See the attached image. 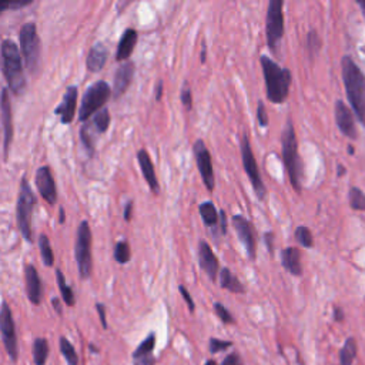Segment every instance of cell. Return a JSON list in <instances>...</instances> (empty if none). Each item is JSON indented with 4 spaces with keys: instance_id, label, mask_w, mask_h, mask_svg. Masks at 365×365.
Masks as SVG:
<instances>
[{
    "instance_id": "1",
    "label": "cell",
    "mask_w": 365,
    "mask_h": 365,
    "mask_svg": "<svg viewBox=\"0 0 365 365\" xmlns=\"http://www.w3.org/2000/svg\"><path fill=\"white\" fill-rule=\"evenodd\" d=\"M341 75L351 110L365 126V75L355 60L346 55L341 59Z\"/></svg>"
},
{
    "instance_id": "2",
    "label": "cell",
    "mask_w": 365,
    "mask_h": 365,
    "mask_svg": "<svg viewBox=\"0 0 365 365\" xmlns=\"http://www.w3.org/2000/svg\"><path fill=\"white\" fill-rule=\"evenodd\" d=\"M281 156L283 163L285 167V172L288 175V180L293 186L296 193L303 191V175H304V166L299 152V141L296 129L293 125V120L290 117L287 118L283 133H281Z\"/></svg>"
},
{
    "instance_id": "3",
    "label": "cell",
    "mask_w": 365,
    "mask_h": 365,
    "mask_svg": "<svg viewBox=\"0 0 365 365\" xmlns=\"http://www.w3.org/2000/svg\"><path fill=\"white\" fill-rule=\"evenodd\" d=\"M260 64L262 69V76L265 82V94L274 105H283L290 94V86L293 82V75L290 69L281 67L270 56L261 55Z\"/></svg>"
},
{
    "instance_id": "4",
    "label": "cell",
    "mask_w": 365,
    "mask_h": 365,
    "mask_svg": "<svg viewBox=\"0 0 365 365\" xmlns=\"http://www.w3.org/2000/svg\"><path fill=\"white\" fill-rule=\"evenodd\" d=\"M2 73L8 82V89L20 96L26 90V78L23 70V56L19 46L12 39L2 42Z\"/></svg>"
},
{
    "instance_id": "5",
    "label": "cell",
    "mask_w": 365,
    "mask_h": 365,
    "mask_svg": "<svg viewBox=\"0 0 365 365\" xmlns=\"http://www.w3.org/2000/svg\"><path fill=\"white\" fill-rule=\"evenodd\" d=\"M36 206V197L28 179L23 177L20 181L19 197L16 204V223L20 234L28 242H33L32 233V217Z\"/></svg>"
},
{
    "instance_id": "6",
    "label": "cell",
    "mask_w": 365,
    "mask_h": 365,
    "mask_svg": "<svg viewBox=\"0 0 365 365\" xmlns=\"http://www.w3.org/2000/svg\"><path fill=\"white\" fill-rule=\"evenodd\" d=\"M113 96V87L106 80H97L93 84L87 86L82 96L80 109H79V120L86 123L96 113L105 109L106 103Z\"/></svg>"
},
{
    "instance_id": "7",
    "label": "cell",
    "mask_w": 365,
    "mask_h": 365,
    "mask_svg": "<svg viewBox=\"0 0 365 365\" xmlns=\"http://www.w3.org/2000/svg\"><path fill=\"white\" fill-rule=\"evenodd\" d=\"M19 40H20V52L24 64H26L28 70L32 73V75H35L40 67V52H42L40 37L35 21H28L23 24L20 28Z\"/></svg>"
},
{
    "instance_id": "8",
    "label": "cell",
    "mask_w": 365,
    "mask_h": 365,
    "mask_svg": "<svg viewBox=\"0 0 365 365\" xmlns=\"http://www.w3.org/2000/svg\"><path fill=\"white\" fill-rule=\"evenodd\" d=\"M75 258L78 262V271L82 280L91 277L93 257H91V230L87 220H82L75 241Z\"/></svg>"
},
{
    "instance_id": "9",
    "label": "cell",
    "mask_w": 365,
    "mask_h": 365,
    "mask_svg": "<svg viewBox=\"0 0 365 365\" xmlns=\"http://www.w3.org/2000/svg\"><path fill=\"white\" fill-rule=\"evenodd\" d=\"M240 152H241V160H242V167H244V172L251 183V187L256 193V196L258 200H264L267 197V188L262 181V177L258 172V164L251 148V143L249 139V134L244 132L240 137Z\"/></svg>"
},
{
    "instance_id": "10",
    "label": "cell",
    "mask_w": 365,
    "mask_h": 365,
    "mask_svg": "<svg viewBox=\"0 0 365 365\" xmlns=\"http://www.w3.org/2000/svg\"><path fill=\"white\" fill-rule=\"evenodd\" d=\"M283 0H270L265 19V40L273 53L278 52V44L284 37V13Z\"/></svg>"
},
{
    "instance_id": "11",
    "label": "cell",
    "mask_w": 365,
    "mask_h": 365,
    "mask_svg": "<svg viewBox=\"0 0 365 365\" xmlns=\"http://www.w3.org/2000/svg\"><path fill=\"white\" fill-rule=\"evenodd\" d=\"M0 331H2V341L9 358L16 362L19 357L17 334L12 310L6 301H2V310H0Z\"/></svg>"
},
{
    "instance_id": "12",
    "label": "cell",
    "mask_w": 365,
    "mask_h": 365,
    "mask_svg": "<svg viewBox=\"0 0 365 365\" xmlns=\"http://www.w3.org/2000/svg\"><path fill=\"white\" fill-rule=\"evenodd\" d=\"M231 224L237 233V237L242 247L246 249L247 257L250 261H256L257 258V240L256 230L253 223L241 214H234L231 218Z\"/></svg>"
},
{
    "instance_id": "13",
    "label": "cell",
    "mask_w": 365,
    "mask_h": 365,
    "mask_svg": "<svg viewBox=\"0 0 365 365\" xmlns=\"http://www.w3.org/2000/svg\"><path fill=\"white\" fill-rule=\"evenodd\" d=\"M193 154H194V159H196L197 168H199L202 180H203L206 188L208 191H214L215 176H214L211 154H210L203 139H197L196 141L193 143Z\"/></svg>"
},
{
    "instance_id": "14",
    "label": "cell",
    "mask_w": 365,
    "mask_h": 365,
    "mask_svg": "<svg viewBox=\"0 0 365 365\" xmlns=\"http://www.w3.org/2000/svg\"><path fill=\"white\" fill-rule=\"evenodd\" d=\"M9 89H2V103H0V113H2V129H3V159L8 160L10 145L15 136V127H13V110L10 103V96Z\"/></svg>"
},
{
    "instance_id": "15",
    "label": "cell",
    "mask_w": 365,
    "mask_h": 365,
    "mask_svg": "<svg viewBox=\"0 0 365 365\" xmlns=\"http://www.w3.org/2000/svg\"><path fill=\"white\" fill-rule=\"evenodd\" d=\"M35 184L39 194L46 200L48 206L57 204V188L51 167L42 166L37 168V172L35 175Z\"/></svg>"
},
{
    "instance_id": "16",
    "label": "cell",
    "mask_w": 365,
    "mask_h": 365,
    "mask_svg": "<svg viewBox=\"0 0 365 365\" xmlns=\"http://www.w3.org/2000/svg\"><path fill=\"white\" fill-rule=\"evenodd\" d=\"M334 114L337 127L341 132V134L350 140H357L358 130L355 125L354 112L343 100H337L334 105Z\"/></svg>"
},
{
    "instance_id": "17",
    "label": "cell",
    "mask_w": 365,
    "mask_h": 365,
    "mask_svg": "<svg viewBox=\"0 0 365 365\" xmlns=\"http://www.w3.org/2000/svg\"><path fill=\"white\" fill-rule=\"evenodd\" d=\"M78 97H79V87L76 84L67 86L62 103L55 109V114L60 118L62 125H70L75 120L76 109H78Z\"/></svg>"
},
{
    "instance_id": "18",
    "label": "cell",
    "mask_w": 365,
    "mask_h": 365,
    "mask_svg": "<svg viewBox=\"0 0 365 365\" xmlns=\"http://www.w3.org/2000/svg\"><path fill=\"white\" fill-rule=\"evenodd\" d=\"M199 264L200 269L207 274V277L215 283L217 277L220 276V262H218L217 256L210 247L206 240H200L199 242Z\"/></svg>"
},
{
    "instance_id": "19",
    "label": "cell",
    "mask_w": 365,
    "mask_h": 365,
    "mask_svg": "<svg viewBox=\"0 0 365 365\" xmlns=\"http://www.w3.org/2000/svg\"><path fill=\"white\" fill-rule=\"evenodd\" d=\"M136 66L133 62H125L121 63L116 71H114V79H113V97L114 99H120L123 96L127 89L132 84V80L134 78Z\"/></svg>"
},
{
    "instance_id": "20",
    "label": "cell",
    "mask_w": 365,
    "mask_h": 365,
    "mask_svg": "<svg viewBox=\"0 0 365 365\" xmlns=\"http://www.w3.org/2000/svg\"><path fill=\"white\" fill-rule=\"evenodd\" d=\"M24 284H26V294L33 305H40L43 299V284L39 271L33 264L24 265Z\"/></svg>"
},
{
    "instance_id": "21",
    "label": "cell",
    "mask_w": 365,
    "mask_h": 365,
    "mask_svg": "<svg viewBox=\"0 0 365 365\" xmlns=\"http://www.w3.org/2000/svg\"><path fill=\"white\" fill-rule=\"evenodd\" d=\"M136 159H137V163L140 166V170H141V175L145 180V183L149 184V188L152 190V193L154 194V196H159L160 194V183H159V179L156 176V170H154V164L152 161V157L149 154V152L145 149H140L136 154Z\"/></svg>"
},
{
    "instance_id": "22",
    "label": "cell",
    "mask_w": 365,
    "mask_h": 365,
    "mask_svg": "<svg viewBox=\"0 0 365 365\" xmlns=\"http://www.w3.org/2000/svg\"><path fill=\"white\" fill-rule=\"evenodd\" d=\"M107 57H109V47L103 42L94 43L90 47V51H89L87 57H86L87 70L91 73L100 71L105 67V64L107 63Z\"/></svg>"
},
{
    "instance_id": "23",
    "label": "cell",
    "mask_w": 365,
    "mask_h": 365,
    "mask_svg": "<svg viewBox=\"0 0 365 365\" xmlns=\"http://www.w3.org/2000/svg\"><path fill=\"white\" fill-rule=\"evenodd\" d=\"M139 40V33L136 29L129 28L121 35L118 44H117V51H116V60L117 62H129V57L133 55L134 47Z\"/></svg>"
},
{
    "instance_id": "24",
    "label": "cell",
    "mask_w": 365,
    "mask_h": 365,
    "mask_svg": "<svg viewBox=\"0 0 365 365\" xmlns=\"http://www.w3.org/2000/svg\"><path fill=\"white\" fill-rule=\"evenodd\" d=\"M281 265L294 277L303 276V265H301V251L297 247H287L281 251Z\"/></svg>"
},
{
    "instance_id": "25",
    "label": "cell",
    "mask_w": 365,
    "mask_h": 365,
    "mask_svg": "<svg viewBox=\"0 0 365 365\" xmlns=\"http://www.w3.org/2000/svg\"><path fill=\"white\" fill-rule=\"evenodd\" d=\"M199 213L202 220L206 227L210 230H220L218 226H220V211H217L215 206L213 202H203L199 206Z\"/></svg>"
},
{
    "instance_id": "26",
    "label": "cell",
    "mask_w": 365,
    "mask_h": 365,
    "mask_svg": "<svg viewBox=\"0 0 365 365\" xmlns=\"http://www.w3.org/2000/svg\"><path fill=\"white\" fill-rule=\"evenodd\" d=\"M79 136H80L82 148L84 149V152L87 153L89 157H93L94 156V148H96L97 136H100V134L97 133V130L91 125V121H86V123L80 127Z\"/></svg>"
},
{
    "instance_id": "27",
    "label": "cell",
    "mask_w": 365,
    "mask_h": 365,
    "mask_svg": "<svg viewBox=\"0 0 365 365\" xmlns=\"http://www.w3.org/2000/svg\"><path fill=\"white\" fill-rule=\"evenodd\" d=\"M218 281H220V287L224 290H229L233 294H244L246 293V287L242 285V283L231 273L230 269L224 267L220 271V276H218Z\"/></svg>"
},
{
    "instance_id": "28",
    "label": "cell",
    "mask_w": 365,
    "mask_h": 365,
    "mask_svg": "<svg viewBox=\"0 0 365 365\" xmlns=\"http://www.w3.org/2000/svg\"><path fill=\"white\" fill-rule=\"evenodd\" d=\"M56 281H57V285H59V290H60V296H62L64 304L69 305V307H75L76 296H75V293H73L71 287L67 284L66 277H64V274L62 273L60 269L56 270Z\"/></svg>"
},
{
    "instance_id": "29",
    "label": "cell",
    "mask_w": 365,
    "mask_h": 365,
    "mask_svg": "<svg viewBox=\"0 0 365 365\" xmlns=\"http://www.w3.org/2000/svg\"><path fill=\"white\" fill-rule=\"evenodd\" d=\"M33 361L36 365H46V361L51 354V348H48V341L46 338H36L33 341Z\"/></svg>"
},
{
    "instance_id": "30",
    "label": "cell",
    "mask_w": 365,
    "mask_h": 365,
    "mask_svg": "<svg viewBox=\"0 0 365 365\" xmlns=\"http://www.w3.org/2000/svg\"><path fill=\"white\" fill-rule=\"evenodd\" d=\"M357 354H358L357 341L353 337H350L346 339L343 348L339 350V364L341 365H353L354 359L357 358Z\"/></svg>"
},
{
    "instance_id": "31",
    "label": "cell",
    "mask_w": 365,
    "mask_h": 365,
    "mask_svg": "<svg viewBox=\"0 0 365 365\" xmlns=\"http://www.w3.org/2000/svg\"><path fill=\"white\" fill-rule=\"evenodd\" d=\"M39 249H40V257L46 267H53L55 265V254L52 250L51 240L46 234L39 235Z\"/></svg>"
},
{
    "instance_id": "32",
    "label": "cell",
    "mask_w": 365,
    "mask_h": 365,
    "mask_svg": "<svg viewBox=\"0 0 365 365\" xmlns=\"http://www.w3.org/2000/svg\"><path fill=\"white\" fill-rule=\"evenodd\" d=\"M113 257L116 260V262L118 264H127L132 258V250H130V244L126 238L123 240H118L116 244H114V251H113Z\"/></svg>"
},
{
    "instance_id": "33",
    "label": "cell",
    "mask_w": 365,
    "mask_h": 365,
    "mask_svg": "<svg viewBox=\"0 0 365 365\" xmlns=\"http://www.w3.org/2000/svg\"><path fill=\"white\" fill-rule=\"evenodd\" d=\"M59 346H60V353L64 357L67 365H79V354L75 346H73L66 337H60Z\"/></svg>"
},
{
    "instance_id": "34",
    "label": "cell",
    "mask_w": 365,
    "mask_h": 365,
    "mask_svg": "<svg viewBox=\"0 0 365 365\" xmlns=\"http://www.w3.org/2000/svg\"><path fill=\"white\" fill-rule=\"evenodd\" d=\"M91 125L94 126V129L97 130V133L99 134H105L107 130H109V126H110V121H112V117H110V112L107 107H105L103 110H100L99 113H96L91 118Z\"/></svg>"
},
{
    "instance_id": "35",
    "label": "cell",
    "mask_w": 365,
    "mask_h": 365,
    "mask_svg": "<svg viewBox=\"0 0 365 365\" xmlns=\"http://www.w3.org/2000/svg\"><path fill=\"white\" fill-rule=\"evenodd\" d=\"M348 202L350 207L355 211H365V193L359 188L353 186L348 191Z\"/></svg>"
},
{
    "instance_id": "36",
    "label": "cell",
    "mask_w": 365,
    "mask_h": 365,
    "mask_svg": "<svg viewBox=\"0 0 365 365\" xmlns=\"http://www.w3.org/2000/svg\"><path fill=\"white\" fill-rule=\"evenodd\" d=\"M305 48L310 55L311 59H314L315 56L319 55V52L321 51V39L319 36V33L315 30H310L307 33V39H305Z\"/></svg>"
},
{
    "instance_id": "37",
    "label": "cell",
    "mask_w": 365,
    "mask_h": 365,
    "mask_svg": "<svg viewBox=\"0 0 365 365\" xmlns=\"http://www.w3.org/2000/svg\"><path fill=\"white\" fill-rule=\"evenodd\" d=\"M294 237L303 249H312L314 247V237H312V233L308 227H305V226L297 227L294 231Z\"/></svg>"
},
{
    "instance_id": "38",
    "label": "cell",
    "mask_w": 365,
    "mask_h": 365,
    "mask_svg": "<svg viewBox=\"0 0 365 365\" xmlns=\"http://www.w3.org/2000/svg\"><path fill=\"white\" fill-rule=\"evenodd\" d=\"M214 312L217 314V317L220 319L224 324H234L235 320L231 315V312L229 311V308H226L222 303H214Z\"/></svg>"
},
{
    "instance_id": "39",
    "label": "cell",
    "mask_w": 365,
    "mask_h": 365,
    "mask_svg": "<svg viewBox=\"0 0 365 365\" xmlns=\"http://www.w3.org/2000/svg\"><path fill=\"white\" fill-rule=\"evenodd\" d=\"M230 347H233V343L231 341H223V339H218V338H210L208 348H210V353L211 354H217V353L226 351Z\"/></svg>"
},
{
    "instance_id": "40",
    "label": "cell",
    "mask_w": 365,
    "mask_h": 365,
    "mask_svg": "<svg viewBox=\"0 0 365 365\" xmlns=\"http://www.w3.org/2000/svg\"><path fill=\"white\" fill-rule=\"evenodd\" d=\"M180 100H181V105L186 107V110H191L193 109V93L188 87V83L186 82L184 86L181 87V91H180Z\"/></svg>"
},
{
    "instance_id": "41",
    "label": "cell",
    "mask_w": 365,
    "mask_h": 365,
    "mask_svg": "<svg viewBox=\"0 0 365 365\" xmlns=\"http://www.w3.org/2000/svg\"><path fill=\"white\" fill-rule=\"evenodd\" d=\"M204 365H217V362L213 361V359H210V361H207ZM222 365H244V362H242L241 357H240L237 353H231V354H229V355L224 358V361L222 362Z\"/></svg>"
},
{
    "instance_id": "42",
    "label": "cell",
    "mask_w": 365,
    "mask_h": 365,
    "mask_svg": "<svg viewBox=\"0 0 365 365\" xmlns=\"http://www.w3.org/2000/svg\"><path fill=\"white\" fill-rule=\"evenodd\" d=\"M257 120H258L260 127L269 126V114H267L265 105L261 100L258 102V106H257Z\"/></svg>"
},
{
    "instance_id": "43",
    "label": "cell",
    "mask_w": 365,
    "mask_h": 365,
    "mask_svg": "<svg viewBox=\"0 0 365 365\" xmlns=\"http://www.w3.org/2000/svg\"><path fill=\"white\" fill-rule=\"evenodd\" d=\"M179 293L184 299V301H186L190 312H194V310H196V304H194V301H193V299H191V296L188 293V290L184 285H179Z\"/></svg>"
},
{
    "instance_id": "44",
    "label": "cell",
    "mask_w": 365,
    "mask_h": 365,
    "mask_svg": "<svg viewBox=\"0 0 365 365\" xmlns=\"http://www.w3.org/2000/svg\"><path fill=\"white\" fill-rule=\"evenodd\" d=\"M262 240H264V244L267 247V250H269L270 254L274 253V233L273 231H265L262 234Z\"/></svg>"
},
{
    "instance_id": "45",
    "label": "cell",
    "mask_w": 365,
    "mask_h": 365,
    "mask_svg": "<svg viewBox=\"0 0 365 365\" xmlns=\"http://www.w3.org/2000/svg\"><path fill=\"white\" fill-rule=\"evenodd\" d=\"M133 361H134V365H154L156 364V359L152 355H137V357H133Z\"/></svg>"
},
{
    "instance_id": "46",
    "label": "cell",
    "mask_w": 365,
    "mask_h": 365,
    "mask_svg": "<svg viewBox=\"0 0 365 365\" xmlns=\"http://www.w3.org/2000/svg\"><path fill=\"white\" fill-rule=\"evenodd\" d=\"M96 310H97V314H99V319H100L103 330H107L109 326H107V317H106V307L102 303H97Z\"/></svg>"
},
{
    "instance_id": "47",
    "label": "cell",
    "mask_w": 365,
    "mask_h": 365,
    "mask_svg": "<svg viewBox=\"0 0 365 365\" xmlns=\"http://www.w3.org/2000/svg\"><path fill=\"white\" fill-rule=\"evenodd\" d=\"M28 5H32V0H26V2H17V3H3L2 6H0V10H6V9H21L24 6H28Z\"/></svg>"
},
{
    "instance_id": "48",
    "label": "cell",
    "mask_w": 365,
    "mask_h": 365,
    "mask_svg": "<svg viewBox=\"0 0 365 365\" xmlns=\"http://www.w3.org/2000/svg\"><path fill=\"white\" fill-rule=\"evenodd\" d=\"M346 319V314L344 310L341 307H334V320L337 323H343Z\"/></svg>"
},
{
    "instance_id": "49",
    "label": "cell",
    "mask_w": 365,
    "mask_h": 365,
    "mask_svg": "<svg viewBox=\"0 0 365 365\" xmlns=\"http://www.w3.org/2000/svg\"><path fill=\"white\" fill-rule=\"evenodd\" d=\"M132 213H133V200H129L125 206V211H123V218L126 222L132 220Z\"/></svg>"
},
{
    "instance_id": "50",
    "label": "cell",
    "mask_w": 365,
    "mask_h": 365,
    "mask_svg": "<svg viewBox=\"0 0 365 365\" xmlns=\"http://www.w3.org/2000/svg\"><path fill=\"white\" fill-rule=\"evenodd\" d=\"M220 233L223 235L227 233V215L224 210H220Z\"/></svg>"
},
{
    "instance_id": "51",
    "label": "cell",
    "mask_w": 365,
    "mask_h": 365,
    "mask_svg": "<svg viewBox=\"0 0 365 365\" xmlns=\"http://www.w3.org/2000/svg\"><path fill=\"white\" fill-rule=\"evenodd\" d=\"M163 87H164V82L160 79L156 83V102H160L161 97H163Z\"/></svg>"
},
{
    "instance_id": "52",
    "label": "cell",
    "mask_w": 365,
    "mask_h": 365,
    "mask_svg": "<svg viewBox=\"0 0 365 365\" xmlns=\"http://www.w3.org/2000/svg\"><path fill=\"white\" fill-rule=\"evenodd\" d=\"M52 305H53V308H55V311L59 314V315H62L63 314V308H62V303H60V300L57 299V297H53L52 299Z\"/></svg>"
},
{
    "instance_id": "53",
    "label": "cell",
    "mask_w": 365,
    "mask_h": 365,
    "mask_svg": "<svg viewBox=\"0 0 365 365\" xmlns=\"http://www.w3.org/2000/svg\"><path fill=\"white\" fill-rule=\"evenodd\" d=\"M66 222V211H64V207H59V223L60 224H64Z\"/></svg>"
},
{
    "instance_id": "54",
    "label": "cell",
    "mask_w": 365,
    "mask_h": 365,
    "mask_svg": "<svg viewBox=\"0 0 365 365\" xmlns=\"http://www.w3.org/2000/svg\"><path fill=\"white\" fill-rule=\"evenodd\" d=\"M206 60H207V46H206V43H203V47H202V59H200V62L204 64Z\"/></svg>"
},
{
    "instance_id": "55",
    "label": "cell",
    "mask_w": 365,
    "mask_h": 365,
    "mask_svg": "<svg viewBox=\"0 0 365 365\" xmlns=\"http://www.w3.org/2000/svg\"><path fill=\"white\" fill-rule=\"evenodd\" d=\"M344 175H346V167L341 164H338V176L343 177Z\"/></svg>"
},
{
    "instance_id": "56",
    "label": "cell",
    "mask_w": 365,
    "mask_h": 365,
    "mask_svg": "<svg viewBox=\"0 0 365 365\" xmlns=\"http://www.w3.org/2000/svg\"><path fill=\"white\" fill-rule=\"evenodd\" d=\"M89 350H90L91 353H94V354H99V353H100V350L97 348L94 344H90V346H89Z\"/></svg>"
},
{
    "instance_id": "57",
    "label": "cell",
    "mask_w": 365,
    "mask_h": 365,
    "mask_svg": "<svg viewBox=\"0 0 365 365\" xmlns=\"http://www.w3.org/2000/svg\"><path fill=\"white\" fill-rule=\"evenodd\" d=\"M357 3H358V6H361L365 10V0H358Z\"/></svg>"
},
{
    "instance_id": "58",
    "label": "cell",
    "mask_w": 365,
    "mask_h": 365,
    "mask_svg": "<svg viewBox=\"0 0 365 365\" xmlns=\"http://www.w3.org/2000/svg\"><path fill=\"white\" fill-rule=\"evenodd\" d=\"M348 153L350 154H354V148H353V145H348Z\"/></svg>"
}]
</instances>
